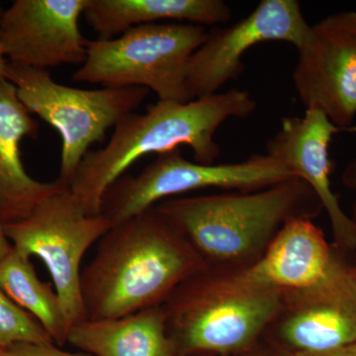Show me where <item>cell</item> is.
I'll return each instance as SVG.
<instances>
[{
    "instance_id": "6da1fadb",
    "label": "cell",
    "mask_w": 356,
    "mask_h": 356,
    "mask_svg": "<svg viewBox=\"0 0 356 356\" xmlns=\"http://www.w3.org/2000/svg\"><path fill=\"white\" fill-rule=\"evenodd\" d=\"M205 266L177 227L156 207L114 225L81 271L86 320L125 317L161 306Z\"/></svg>"
},
{
    "instance_id": "7a4b0ae2",
    "label": "cell",
    "mask_w": 356,
    "mask_h": 356,
    "mask_svg": "<svg viewBox=\"0 0 356 356\" xmlns=\"http://www.w3.org/2000/svg\"><path fill=\"white\" fill-rule=\"evenodd\" d=\"M257 102L245 90L232 89L186 103L158 102L145 114L131 113L114 127L108 144L89 151L70 185L88 215H99L103 196L133 163L147 154L191 147L196 163L214 165L220 156L218 129L229 118H247Z\"/></svg>"
},
{
    "instance_id": "3957f363",
    "label": "cell",
    "mask_w": 356,
    "mask_h": 356,
    "mask_svg": "<svg viewBox=\"0 0 356 356\" xmlns=\"http://www.w3.org/2000/svg\"><path fill=\"white\" fill-rule=\"evenodd\" d=\"M209 268H245L261 259L287 222L323 210L313 189L293 177L261 191L168 199L156 204Z\"/></svg>"
},
{
    "instance_id": "277c9868",
    "label": "cell",
    "mask_w": 356,
    "mask_h": 356,
    "mask_svg": "<svg viewBox=\"0 0 356 356\" xmlns=\"http://www.w3.org/2000/svg\"><path fill=\"white\" fill-rule=\"evenodd\" d=\"M284 292L243 286L204 266L163 304L175 356L247 353L280 313Z\"/></svg>"
},
{
    "instance_id": "5b68a950",
    "label": "cell",
    "mask_w": 356,
    "mask_h": 356,
    "mask_svg": "<svg viewBox=\"0 0 356 356\" xmlns=\"http://www.w3.org/2000/svg\"><path fill=\"white\" fill-rule=\"evenodd\" d=\"M207 35L201 25L154 23L106 41L88 40L86 62L72 79L108 88H144L163 102H189L187 64Z\"/></svg>"
},
{
    "instance_id": "8992f818",
    "label": "cell",
    "mask_w": 356,
    "mask_h": 356,
    "mask_svg": "<svg viewBox=\"0 0 356 356\" xmlns=\"http://www.w3.org/2000/svg\"><path fill=\"white\" fill-rule=\"evenodd\" d=\"M6 79L31 114L58 131L62 138L58 180L69 187L89 147L106 138L107 131L133 113L149 95L144 88L81 89L56 83L46 70L8 62Z\"/></svg>"
},
{
    "instance_id": "52a82bcc",
    "label": "cell",
    "mask_w": 356,
    "mask_h": 356,
    "mask_svg": "<svg viewBox=\"0 0 356 356\" xmlns=\"http://www.w3.org/2000/svg\"><path fill=\"white\" fill-rule=\"evenodd\" d=\"M296 177L269 154H252L241 163H192L180 149L159 154L137 177L125 175L103 196L100 214L112 226L139 215L170 196L206 188L255 191Z\"/></svg>"
},
{
    "instance_id": "ba28073f",
    "label": "cell",
    "mask_w": 356,
    "mask_h": 356,
    "mask_svg": "<svg viewBox=\"0 0 356 356\" xmlns=\"http://www.w3.org/2000/svg\"><path fill=\"white\" fill-rule=\"evenodd\" d=\"M3 227L14 248L44 262L70 325L86 321L81 261L109 231L111 222L102 214L88 215L69 187H64L40 203L29 217Z\"/></svg>"
},
{
    "instance_id": "9c48e42d",
    "label": "cell",
    "mask_w": 356,
    "mask_h": 356,
    "mask_svg": "<svg viewBox=\"0 0 356 356\" xmlns=\"http://www.w3.org/2000/svg\"><path fill=\"white\" fill-rule=\"evenodd\" d=\"M296 0H264L250 15L229 27H215L192 54L186 67L191 99L216 95L245 70L242 58L255 44L282 41L299 50L310 32Z\"/></svg>"
},
{
    "instance_id": "30bf717a",
    "label": "cell",
    "mask_w": 356,
    "mask_h": 356,
    "mask_svg": "<svg viewBox=\"0 0 356 356\" xmlns=\"http://www.w3.org/2000/svg\"><path fill=\"white\" fill-rule=\"evenodd\" d=\"M293 72L306 109L321 110L337 127L356 116V13L343 11L311 26Z\"/></svg>"
},
{
    "instance_id": "8fae6325",
    "label": "cell",
    "mask_w": 356,
    "mask_h": 356,
    "mask_svg": "<svg viewBox=\"0 0 356 356\" xmlns=\"http://www.w3.org/2000/svg\"><path fill=\"white\" fill-rule=\"evenodd\" d=\"M287 355L332 350L356 341V281L341 264L316 286L284 292L264 337Z\"/></svg>"
},
{
    "instance_id": "7c38bea8",
    "label": "cell",
    "mask_w": 356,
    "mask_h": 356,
    "mask_svg": "<svg viewBox=\"0 0 356 356\" xmlns=\"http://www.w3.org/2000/svg\"><path fill=\"white\" fill-rule=\"evenodd\" d=\"M88 0H15L2 13L0 39L11 64L46 70L83 65L88 40L79 18Z\"/></svg>"
},
{
    "instance_id": "4fadbf2b",
    "label": "cell",
    "mask_w": 356,
    "mask_h": 356,
    "mask_svg": "<svg viewBox=\"0 0 356 356\" xmlns=\"http://www.w3.org/2000/svg\"><path fill=\"white\" fill-rule=\"evenodd\" d=\"M341 132L356 133V126L337 127L321 110L306 109L303 117L282 119L280 130L267 143L266 154L309 184L327 213L337 247L355 250L356 222L339 205L330 179V144L334 135Z\"/></svg>"
},
{
    "instance_id": "5bb4252c",
    "label": "cell",
    "mask_w": 356,
    "mask_h": 356,
    "mask_svg": "<svg viewBox=\"0 0 356 356\" xmlns=\"http://www.w3.org/2000/svg\"><path fill=\"white\" fill-rule=\"evenodd\" d=\"M341 264L322 229L311 219L299 218L282 227L261 259L254 264L236 270L219 271L243 286L294 292L320 284Z\"/></svg>"
},
{
    "instance_id": "9a60e30c",
    "label": "cell",
    "mask_w": 356,
    "mask_h": 356,
    "mask_svg": "<svg viewBox=\"0 0 356 356\" xmlns=\"http://www.w3.org/2000/svg\"><path fill=\"white\" fill-rule=\"evenodd\" d=\"M40 125L6 77H0V222L3 226L22 221L51 194L64 188L60 180L41 182L26 172L20 145L26 137L36 140Z\"/></svg>"
},
{
    "instance_id": "2e32d148",
    "label": "cell",
    "mask_w": 356,
    "mask_h": 356,
    "mask_svg": "<svg viewBox=\"0 0 356 356\" xmlns=\"http://www.w3.org/2000/svg\"><path fill=\"white\" fill-rule=\"evenodd\" d=\"M67 343L95 356H175L163 305L125 317L84 321L70 327Z\"/></svg>"
},
{
    "instance_id": "e0dca14e",
    "label": "cell",
    "mask_w": 356,
    "mask_h": 356,
    "mask_svg": "<svg viewBox=\"0 0 356 356\" xmlns=\"http://www.w3.org/2000/svg\"><path fill=\"white\" fill-rule=\"evenodd\" d=\"M102 41L159 20H186L202 25L227 23L229 7L222 0H88L83 13Z\"/></svg>"
},
{
    "instance_id": "ac0fdd59",
    "label": "cell",
    "mask_w": 356,
    "mask_h": 356,
    "mask_svg": "<svg viewBox=\"0 0 356 356\" xmlns=\"http://www.w3.org/2000/svg\"><path fill=\"white\" fill-rule=\"evenodd\" d=\"M0 287L38 321L56 346L67 343L70 325L55 288L40 280L30 257L16 248L0 261Z\"/></svg>"
},
{
    "instance_id": "d6986e66",
    "label": "cell",
    "mask_w": 356,
    "mask_h": 356,
    "mask_svg": "<svg viewBox=\"0 0 356 356\" xmlns=\"http://www.w3.org/2000/svg\"><path fill=\"white\" fill-rule=\"evenodd\" d=\"M54 343L36 318L21 309L0 287V346Z\"/></svg>"
},
{
    "instance_id": "ffe728a7",
    "label": "cell",
    "mask_w": 356,
    "mask_h": 356,
    "mask_svg": "<svg viewBox=\"0 0 356 356\" xmlns=\"http://www.w3.org/2000/svg\"><path fill=\"white\" fill-rule=\"evenodd\" d=\"M13 356H90L63 350L55 343H16L8 348Z\"/></svg>"
},
{
    "instance_id": "44dd1931",
    "label": "cell",
    "mask_w": 356,
    "mask_h": 356,
    "mask_svg": "<svg viewBox=\"0 0 356 356\" xmlns=\"http://www.w3.org/2000/svg\"><path fill=\"white\" fill-rule=\"evenodd\" d=\"M290 356H356V341L332 348V350L317 351V353H297Z\"/></svg>"
},
{
    "instance_id": "7402d4cb",
    "label": "cell",
    "mask_w": 356,
    "mask_h": 356,
    "mask_svg": "<svg viewBox=\"0 0 356 356\" xmlns=\"http://www.w3.org/2000/svg\"><path fill=\"white\" fill-rule=\"evenodd\" d=\"M245 356H290L287 353H283L277 348H274L271 344L267 346H261V344H255L254 348L245 353Z\"/></svg>"
},
{
    "instance_id": "603a6c76",
    "label": "cell",
    "mask_w": 356,
    "mask_h": 356,
    "mask_svg": "<svg viewBox=\"0 0 356 356\" xmlns=\"http://www.w3.org/2000/svg\"><path fill=\"white\" fill-rule=\"evenodd\" d=\"M11 248H13V245L9 242L8 238H7L3 225L0 222V261L8 254Z\"/></svg>"
},
{
    "instance_id": "cb8c5ba5",
    "label": "cell",
    "mask_w": 356,
    "mask_h": 356,
    "mask_svg": "<svg viewBox=\"0 0 356 356\" xmlns=\"http://www.w3.org/2000/svg\"><path fill=\"white\" fill-rule=\"evenodd\" d=\"M343 179L348 186L356 189V159L346 168ZM353 221L356 222V217L353 219Z\"/></svg>"
},
{
    "instance_id": "d4e9b609",
    "label": "cell",
    "mask_w": 356,
    "mask_h": 356,
    "mask_svg": "<svg viewBox=\"0 0 356 356\" xmlns=\"http://www.w3.org/2000/svg\"><path fill=\"white\" fill-rule=\"evenodd\" d=\"M4 9L0 6V19H1L2 13ZM8 67V60L4 55L3 48H2L1 39H0V77H6V70Z\"/></svg>"
},
{
    "instance_id": "484cf974",
    "label": "cell",
    "mask_w": 356,
    "mask_h": 356,
    "mask_svg": "<svg viewBox=\"0 0 356 356\" xmlns=\"http://www.w3.org/2000/svg\"><path fill=\"white\" fill-rule=\"evenodd\" d=\"M0 356H13V353H10V350L8 348H3V346H0Z\"/></svg>"
},
{
    "instance_id": "4316f807",
    "label": "cell",
    "mask_w": 356,
    "mask_h": 356,
    "mask_svg": "<svg viewBox=\"0 0 356 356\" xmlns=\"http://www.w3.org/2000/svg\"><path fill=\"white\" fill-rule=\"evenodd\" d=\"M351 273H353V277L356 281V264L355 266H351Z\"/></svg>"
}]
</instances>
